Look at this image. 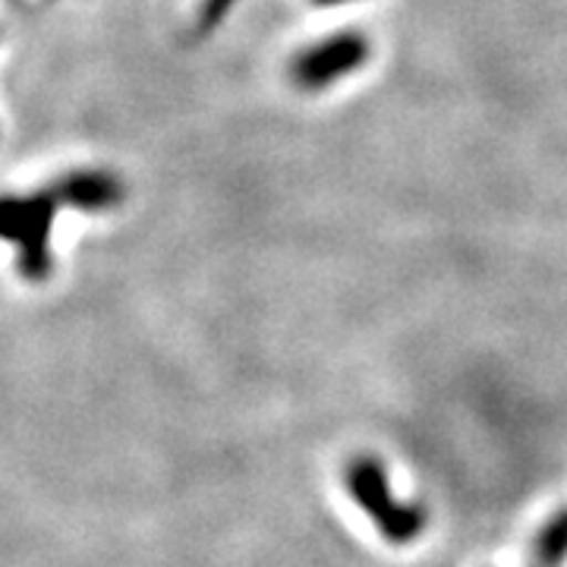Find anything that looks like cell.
Instances as JSON below:
<instances>
[{"instance_id":"6da1fadb","label":"cell","mask_w":567,"mask_h":567,"mask_svg":"<svg viewBox=\"0 0 567 567\" xmlns=\"http://www.w3.org/2000/svg\"><path fill=\"white\" fill-rule=\"evenodd\" d=\"M54 221V199L44 193L0 196V237L22 246V265L41 275L48 265V230Z\"/></svg>"},{"instance_id":"7a4b0ae2","label":"cell","mask_w":567,"mask_h":567,"mask_svg":"<svg viewBox=\"0 0 567 567\" xmlns=\"http://www.w3.org/2000/svg\"><path fill=\"white\" fill-rule=\"evenodd\" d=\"M54 196L82 212H102V208L121 203L123 189L117 177H111L104 171H73L58 183Z\"/></svg>"},{"instance_id":"3957f363","label":"cell","mask_w":567,"mask_h":567,"mask_svg":"<svg viewBox=\"0 0 567 567\" xmlns=\"http://www.w3.org/2000/svg\"><path fill=\"white\" fill-rule=\"evenodd\" d=\"M224 3H227V0H208V3H205L203 25H212V22H215V20H218V17H221Z\"/></svg>"}]
</instances>
